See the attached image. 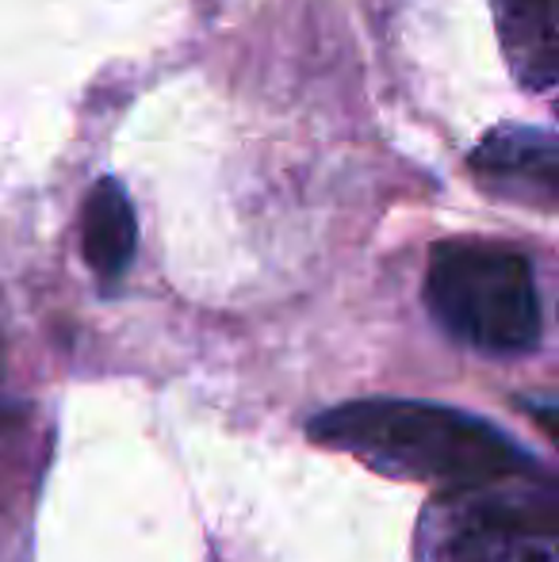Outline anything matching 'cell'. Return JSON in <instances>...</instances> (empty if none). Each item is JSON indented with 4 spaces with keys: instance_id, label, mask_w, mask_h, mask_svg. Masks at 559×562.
Segmentation results:
<instances>
[{
    "instance_id": "5b68a950",
    "label": "cell",
    "mask_w": 559,
    "mask_h": 562,
    "mask_svg": "<svg viewBox=\"0 0 559 562\" xmlns=\"http://www.w3.org/2000/svg\"><path fill=\"white\" fill-rule=\"evenodd\" d=\"M502 50L517 85L552 92L559 81V0H491Z\"/></svg>"
},
{
    "instance_id": "6da1fadb",
    "label": "cell",
    "mask_w": 559,
    "mask_h": 562,
    "mask_svg": "<svg viewBox=\"0 0 559 562\" xmlns=\"http://www.w3.org/2000/svg\"><path fill=\"white\" fill-rule=\"evenodd\" d=\"M306 437L360 459L376 474L433 482L440 490L545 471L506 429L437 402H345L314 414L306 422Z\"/></svg>"
},
{
    "instance_id": "277c9868",
    "label": "cell",
    "mask_w": 559,
    "mask_h": 562,
    "mask_svg": "<svg viewBox=\"0 0 559 562\" xmlns=\"http://www.w3.org/2000/svg\"><path fill=\"white\" fill-rule=\"evenodd\" d=\"M471 172L494 192L514 195L522 203H540L552 211L556 203V165L559 146L552 131L537 126H499L468 157Z\"/></svg>"
},
{
    "instance_id": "3957f363",
    "label": "cell",
    "mask_w": 559,
    "mask_h": 562,
    "mask_svg": "<svg viewBox=\"0 0 559 562\" xmlns=\"http://www.w3.org/2000/svg\"><path fill=\"white\" fill-rule=\"evenodd\" d=\"M414 562H559V497L548 471L440 490L425 505Z\"/></svg>"
},
{
    "instance_id": "7a4b0ae2",
    "label": "cell",
    "mask_w": 559,
    "mask_h": 562,
    "mask_svg": "<svg viewBox=\"0 0 559 562\" xmlns=\"http://www.w3.org/2000/svg\"><path fill=\"white\" fill-rule=\"evenodd\" d=\"M422 295L448 337L483 356H529L545 337L537 268L514 245L487 237L433 245Z\"/></svg>"
},
{
    "instance_id": "52a82bcc",
    "label": "cell",
    "mask_w": 559,
    "mask_h": 562,
    "mask_svg": "<svg viewBox=\"0 0 559 562\" xmlns=\"http://www.w3.org/2000/svg\"><path fill=\"white\" fill-rule=\"evenodd\" d=\"M0 375H4V329H0Z\"/></svg>"
},
{
    "instance_id": "8992f818",
    "label": "cell",
    "mask_w": 559,
    "mask_h": 562,
    "mask_svg": "<svg viewBox=\"0 0 559 562\" xmlns=\"http://www.w3.org/2000/svg\"><path fill=\"white\" fill-rule=\"evenodd\" d=\"M138 223L120 180L104 177L92 184L81 207V252L100 283H120L135 260Z\"/></svg>"
}]
</instances>
